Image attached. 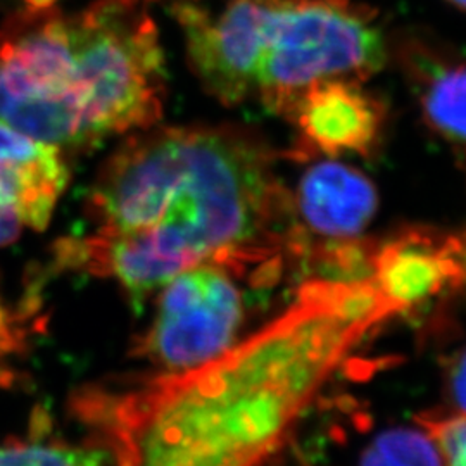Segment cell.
Returning <instances> with one entry per match:
<instances>
[{"label":"cell","instance_id":"1","mask_svg":"<svg viewBox=\"0 0 466 466\" xmlns=\"http://www.w3.org/2000/svg\"><path fill=\"white\" fill-rule=\"evenodd\" d=\"M404 315L371 277H311L269 323L215 360L73 408L109 466H267L370 333Z\"/></svg>","mask_w":466,"mask_h":466},{"label":"cell","instance_id":"2","mask_svg":"<svg viewBox=\"0 0 466 466\" xmlns=\"http://www.w3.org/2000/svg\"><path fill=\"white\" fill-rule=\"evenodd\" d=\"M86 217L92 230L61 240L57 261L134 299L206 263L277 282L308 244L275 152L232 125L134 132L100 169Z\"/></svg>","mask_w":466,"mask_h":466},{"label":"cell","instance_id":"3","mask_svg":"<svg viewBox=\"0 0 466 466\" xmlns=\"http://www.w3.org/2000/svg\"><path fill=\"white\" fill-rule=\"evenodd\" d=\"M152 0L54 5L0 25V125L63 150L154 127L165 106V59Z\"/></svg>","mask_w":466,"mask_h":466},{"label":"cell","instance_id":"4","mask_svg":"<svg viewBox=\"0 0 466 466\" xmlns=\"http://www.w3.org/2000/svg\"><path fill=\"white\" fill-rule=\"evenodd\" d=\"M254 52L252 100L280 115L309 86L365 82L387 61L375 13L354 0H261Z\"/></svg>","mask_w":466,"mask_h":466},{"label":"cell","instance_id":"5","mask_svg":"<svg viewBox=\"0 0 466 466\" xmlns=\"http://www.w3.org/2000/svg\"><path fill=\"white\" fill-rule=\"evenodd\" d=\"M269 283L237 268L206 263L188 268L161 287L157 309L140 352L156 367H200L238 342L246 321L244 287Z\"/></svg>","mask_w":466,"mask_h":466},{"label":"cell","instance_id":"6","mask_svg":"<svg viewBox=\"0 0 466 466\" xmlns=\"http://www.w3.org/2000/svg\"><path fill=\"white\" fill-rule=\"evenodd\" d=\"M368 275L404 311H417L466 287V254L460 232L404 228L371 242Z\"/></svg>","mask_w":466,"mask_h":466},{"label":"cell","instance_id":"7","mask_svg":"<svg viewBox=\"0 0 466 466\" xmlns=\"http://www.w3.org/2000/svg\"><path fill=\"white\" fill-rule=\"evenodd\" d=\"M298 130L302 157L370 156L379 147L385 107L363 82L327 80L300 94L285 115Z\"/></svg>","mask_w":466,"mask_h":466},{"label":"cell","instance_id":"8","mask_svg":"<svg viewBox=\"0 0 466 466\" xmlns=\"http://www.w3.org/2000/svg\"><path fill=\"white\" fill-rule=\"evenodd\" d=\"M67 180L63 150L0 125V246L44 230Z\"/></svg>","mask_w":466,"mask_h":466},{"label":"cell","instance_id":"9","mask_svg":"<svg viewBox=\"0 0 466 466\" xmlns=\"http://www.w3.org/2000/svg\"><path fill=\"white\" fill-rule=\"evenodd\" d=\"M379 202L377 187L363 171L333 157L306 167L292 194L298 223L311 242L363 238Z\"/></svg>","mask_w":466,"mask_h":466},{"label":"cell","instance_id":"10","mask_svg":"<svg viewBox=\"0 0 466 466\" xmlns=\"http://www.w3.org/2000/svg\"><path fill=\"white\" fill-rule=\"evenodd\" d=\"M404 63L417 82L425 123L466 149V63H452L420 46L404 47Z\"/></svg>","mask_w":466,"mask_h":466},{"label":"cell","instance_id":"11","mask_svg":"<svg viewBox=\"0 0 466 466\" xmlns=\"http://www.w3.org/2000/svg\"><path fill=\"white\" fill-rule=\"evenodd\" d=\"M358 466H444V460L435 439L417 421L377 433L361 452Z\"/></svg>","mask_w":466,"mask_h":466},{"label":"cell","instance_id":"12","mask_svg":"<svg viewBox=\"0 0 466 466\" xmlns=\"http://www.w3.org/2000/svg\"><path fill=\"white\" fill-rule=\"evenodd\" d=\"M0 466H109L104 450L65 442H15L0 446Z\"/></svg>","mask_w":466,"mask_h":466},{"label":"cell","instance_id":"13","mask_svg":"<svg viewBox=\"0 0 466 466\" xmlns=\"http://www.w3.org/2000/svg\"><path fill=\"white\" fill-rule=\"evenodd\" d=\"M439 446L444 466H466V415L446 410L423 411L417 418Z\"/></svg>","mask_w":466,"mask_h":466},{"label":"cell","instance_id":"14","mask_svg":"<svg viewBox=\"0 0 466 466\" xmlns=\"http://www.w3.org/2000/svg\"><path fill=\"white\" fill-rule=\"evenodd\" d=\"M442 380L450 410L466 415V344L452 350L444 361Z\"/></svg>","mask_w":466,"mask_h":466},{"label":"cell","instance_id":"15","mask_svg":"<svg viewBox=\"0 0 466 466\" xmlns=\"http://www.w3.org/2000/svg\"><path fill=\"white\" fill-rule=\"evenodd\" d=\"M19 342H21L19 325L13 317V313L0 299V358L16 350Z\"/></svg>","mask_w":466,"mask_h":466},{"label":"cell","instance_id":"16","mask_svg":"<svg viewBox=\"0 0 466 466\" xmlns=\"http://www.w3.org/2000/svg\"><path fill=\"white\" fill-rule=\"evenodd\" d=\"M26 2V7L30 9H47L52 7L56 0H25Z\"/></svg>","mask_w":466,"mask_h":466},{"label":"cell","instance_id":"17","mask_svg":"<svg viewBox=\"0 0 466 466\" xmlns=\"http://www.w3.org/2000/svg\"><path fill=\"white\" fill-rule=\"evenodd\" d=\"M446 2H450L451 5H454L461 11H466V0H446Z\"/></svg>","mask_w":466,"mask_h":466}]
</instances>
